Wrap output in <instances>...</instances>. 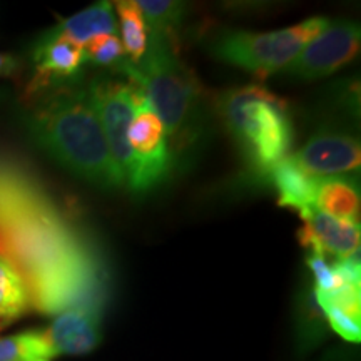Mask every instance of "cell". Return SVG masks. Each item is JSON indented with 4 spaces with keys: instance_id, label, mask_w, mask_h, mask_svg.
<instances>
[{
    "instance_id": "1",
    "label": "cell",
    "mask_w": 361,
    "mask_h": 361,
    "mask_svg": "<svg viewBox=\"0 0 361 361\" xmlns=\"http://www.w3.org/2000/svg\"><path fill=\"white\" fill-rule=\"evenodd\" d=\"M0 255L24 279L34 310L59 314L107 296L94 238L19 157L0 152Z\"/></svg>"
},
{
    "instance_id": "2",
    "label": "cell",
    "mask_w": 361,
    "mask_h": 361,
    "mask_svg": "<svg viewBox=\"0 0 361 361\" xmlns=\"http://www.w3.org/2000/svg\"><path fill=\"white\" fill-rule=\"evenodd\" d=\"M27 96V129L45 152L72 174L99 188L124 186L87 87L52 85Z\"/></svg>"
},
{
    "instance_id": "3",
    "label": "cell",
    "mask_w": 361,
    "mask_h": 361,
    "mask_svg": "<svg viewBox=\"0 0 361 361\" xmlns=\"http://www.w3.org/2000/svg\"><path fill=\"white\" fill-rule=\"evenodd\" d=\"M117 69L141 89L161 119L173 159L191 151L204 133L202 89L180 61L173 37L147 32V49L141 61H123Z\"/></svg>"
},
{
    "instance_id": "4",
    "label": "cell",
    "mask_w": 361,
    "mask_h": 361,
    "mask_svg": "<svg viewBox=\"0 0 361 361\" xmlns=\"http://www.w3.org/2000/svg\"><path fill=\"white\" fill-rule=\"evenodd\" d=\"M218 106L252 168L269 174L286 157L293 144L288 102L268 89L247 85L224 92Z\"/></svg>"
},
{
    "instance_id": "5",
    "label": "cell",
    "mask_w": 361,
    "mask_h": 361,
    "mask_svg": "<svg viewBox=\"0 0 361 361\" xmlns=\"http://www.w3.org/2000/svg\"><path fill=\"white\" fill-rule=\"evenodd\" d=\"M328 22L314 17L273 32H228L213 44V54L219 61L250 71L258 78H268L290 66Z\"/></svg>"
},
{
    "instance_id": "6",
    "label": "cell",
    "mask_w": 361,
    "mask_h": 361,
    "mask_svg": "<svg viewBox=\"0 0 361 361\" xmlns=\"http://www.w3.org/2000/svg\"><path fill=\"white\" fill-rule=\"evenodd\" d=\"M87 89L106 135L112 161L119 171L123 184L133 192L137 180L139 164L129 146L128 130L134 116L135 102L141 96V89L133 82L109 78H97L87 85Z\"/></svg>"
},
{
    "instance_id": "7",
    "label": "cell",
    "mask_w": 361,
    "mask_h": 361,
    "mask_svg": "<svg viewBox=\"0 0 361 361\" xmlns=\"http://www.w3.org/2000/svg\"><path fill=\"white\" fill-rule=\"evenodd\" d=\"M128 141L139 164L137 180L133 192L146 194L161 186L169 178L174 159L166 139L164 126L142 92L135 102Z\"/></svg>"
},
{
    "instance_id": "8",
    "label": "cell",
    "mask_w": 361,
    "mask_h": 361,
    "mask_svg": "<svg viewBox=\"0 0 361 361\" xmlns=\"http://www.w3.org/2000/svg\"><path fill=\"white\" fill-rule=\"evenodd\" d=\"M360 40L358 24L348 20H329L322 32L301 49L286 71L305 80L326 78L358 56Z\"/></svg>"
},
{
    "instance_id": "9",
    "label": "cell",
    "mask_w": 361,
    "mask_h": 361,
    "mask_svg": "<svg viewBox=\"0 0 361 361\" xmlns=\"http://www.w3.org/2000/svg\"><path fill=\"white\" fill-rule=\"evenodd\" d=\"M106 301L92 300L74 305L59 313L44 329L51 358L62 355H85L101 343L102 310Z\"/></svg>"
},
{
    "instance_id": "10",
    "label": "cell",
    "mask_w": 361,
    "mask_h": 361,
    "mask_svg": "<svg viewBox=\"0 0 361 361\" xmlns=\"http://www.w3.org/2000/svg\"><path fill=\"white\" fill-rule=\"evenodd\" d=\"M291 157L306 173L316 178H336L356 171L361 164L360 142L351 135L336 130L314 134Z\"/></svg>"
},
{
    "instance_id": "11",
    "label": "cell",
    "mask_w": 361,
    "mask_h": 361,
    "mask_svg": "<svg viewBox=\"0 0 361 361\" xmlns=\"http://www.w3.org/2000/svg\"><path fill=\"white\" fill-rule=\"evenodd\" d=\"M300 216L303 228L298 231V239L306 250L324 256L333 255L336 259L360 251V224L333 218L318 207H310Z\"/></svg>"
},
{
    "instance_id": "12",
    "label": "cell",
    "mask_w": 361,
    "mask_h": 361,
    "mask_svg": "<svg viewBox=\"0 0 361 361\" xmlns=\"http://www.w3.org/2000/svg\"><path fill=\"white\" fill-rule=\"evenodd\" d=\"M84 62L85 54L82 45L67 39L44 35V39L35 47V78L27 89V94L59 85L61 80L78 74Z\"/></svg>"
},
{
    "instance_id": "13",
    "label": "cell",
    "mask_w": 361,
    "mask_h": 361,
    "mask_svg": "<svg viewBox=\"0 0 361 361\" xmlns=\"http://www.w3.org/2000/svg\"><path fill=\"white\" fill-rule=\"evenodd\" d=\"M271 179L278 191V204L291 207L298 213L316 207V194L322 178L306 173L291 156H286L271 169Z\"/></svg>"
},
{
    "instance_id": "14",
    "label": "cell",
    "mask_w": 361,
    "mask_h": 361,
    "mask_svg": "<svg viewBox=\"0 0 361 361\" xmlns=\"http://www.w3.org/2000/svg\"><path fill=\"white\" fill-rule=\"evenodd\" d=\"M117 24L114 19V7L111 2H97L80 11L69 19H64L49 34L51 37L67 39L71 42L84 45L97 35H116Z\"/></svg>"
},
{
    "instance_id": "15",
    "label": "cell",
    "mask_w": 361,
    "mask_h": 361,
    "mask_svg": "<svg viewBox=\"0 0 361 361\" xmlns=\"http://www.w3.org/2000/svg\"><path fill=\"white\" fill-rule=\"evenodd\" d=\"M316 207L333 218L360 224V194L353 180L322 178L316 194Z\"/></svg>"
},
{
    "instance_id": "16",
    "label": "cell",
    "mask_w": 361,
    "mask_h": 361,
    "mask_svg": "<svg viewBox=\"0 0 361 361\" xmlns=\"http://www.w3.org/2000/svg\"><path fill=\"white\" fill-rule=\"evenodd\" d=\"M32 308L24 279L11 261L0 255V331Z\"/></svg>"
},
{
    "instance_id": "17",
    "label": "cell",
    "mask_w": 361,
    "mask_h": 361,
    "mask_svg": "<svg viewBox=\"0 0 361 361\" xmlns=\"http://www.w3.org/2000/svg\"><path fill=\"white\" fill-rule=\"evenodd\" d=\"M116 11L119 13L121 34H123L124 54H128L130 64H137L147 49V27L137 4L133 0L116 2Z\"/></svg>"
},
{
    "instance_id": "18",
    "label": "cell",
    "mask_w": 361,
    "mask_h": 361,
    "mask_svg": "<svg viewBox=\"0 0 361 361\" xmlns=\"http://www.w3.org/2000/svg\"><path fill=\"white\" fill-rule=\"evenodd\" d=\"M47 340L44 329H29L17 335L0 338V361H35L49 360Z\"/></svg>"
},
{
    "instance_id": "19",
    "label": "cell",
    "mask_w": 361,
    "mask_h": 361,
    "mask_svg": "<svg viewBox=\"0 0 361 361\" xmlns=\"http://www.w3.org/2000/svg\"><path fill=\"white\" fill-rule=\"evenodd\" d=\"M141 11L147 32H157L173 37L184 17V6L173 0H135Z\"/></svg>"
},
{
    "instance_id": "20",
    "label": "cell",
    "mask_w": 361,
    "mask_h": 361,
    "mask_svg": "<svg viewBox=\"0 0 361 361\" xmlns=\"http://www.w3.org/2000/svg\"><path fill=\"white\" fill-rule=\"evenodd\" d=\"M85 61L97 66L114 67L123 62L124 47L117 35H97L84 45Z\"/></svg>"
},
{
    "instance_id": "21",
    "label": "cell",
    "mask_w": 361,
    "mask_h": 361,
    "mask_svg": "<svg viewBox=\"0 0 361 361\" xmlns=\"http://www.w3.org/2000/svg\"><path fill=\"white\" fill-rule=\"evenodd\" d=\"M323 310V313L326 314L329 324L335 331L340 335L343 340L350 343H360L361 340V318H356V316L346 313L336 306H319Z\"/></svg>"
},
{
    "instance_id": "22",
    "label": "cell",
    "mask_w": 361,
    "mask_h": 361,
    "mask_svg": "<svg viewBox=\"0 0 361 361\" xmlns=\"http://www.w3.org/2000/svg\"><path fill=\"white\" fill-rule=\"evenodd\" d=\"M306 264L311 269L314 276V291L328 293L333 291L335 288L341 286L340 281H338L336 274L333 273V268L328 264L326 256L319 255V252H310L306 256Z\"/></svg>"
},
{
    "instance_id": "23",
    "label": "cell",
    "mask_w": 361,
    "mask_h": 361,
    "mask_svg": "<svg viewBox=\"0 0 361 361\" xmlns=\"http://www.w3.org/2000/svg\"><path fill=\"white\" fill-rule=\"evenodd\" d=\"M19 71V62L12 56L0 54V78H12Z\"/></svg>"
},
{
    "instance_id": "24",
    "label": "cell",
    "mask_w": 361,
    "mask_h": 361,
    "mask_svg": "<svg viewBox=\"0 0 361 361\" xmlns=\"http://www.w3.org/2000/svg\"><path fill=\"white\" fill-rule=\"evenodd\" d=\"M35 361H49V360H35Z\"/></svg>"
}]
</instances>
